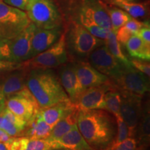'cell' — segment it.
<instances>
[{"label": "cell", "mask_w": 150, "mask_h": 150, "mask_svg": "<svg viewBox=\"0 0 150 150\" xmlns=\"http://www.w3.org/2000/svg\"><path fill=\"white\" fill-rule=\"evenodd\" d=\"M76 125L81 134L95 150H104L117 131L115 119L105 110H79Z\"/></svg>", "instance_id": "obj_1"}, {"label": "cell", "mask_w": 150, "mask_h": 150, "mask_svg": "<svg viewBox=\"0 0 150 150\" xmlns=\"http://www.w3.org/2000/svg\"><path fill=\"white\" fill-rule=\"evenodd\" d=\"M26 85L40 108L70 101L62 87L59 79L50 69L30 70Z\"/></svg>", "instance_id": "obj_2"}, {"label": "cell", "mask_w": 150, "mask_h": 150, "mask_svg": "<svg viewBox=\"0 0 150 150\" xmlns=\"http://www.w3.org/2000/svg\"><path fill=\"white\" fill-rule=\"evenodd\" d=\"M25 11L30 22L37 28H61L63 23L61 13L53 0H31Z\"/></svg>", "instance_id": "obj_3"}, {"label": "cell", "mask_w": 150, "mask_h": 150, "mask_svg": "<svg viewBox=\"0 0 150 150\" xmlns=\"http://www.w3.org/2000/svg\"><path fill=\"white\" fill-rule=\"evenodd\" d=\"M67 61L68 56L65 42V33H62L59 40L45 51L20 63V69L29 71L38 69L46 70L64 65Z\"/></svg>", "instance_id": "obj_4"}, {"label": "cell", "mask_w": 150, "mask_h": 150, "mask_svg": "<svg viewBox=\"0 0 150 150\" xmlns=\"http://www.w3.org/2000/svg\"><path fill=\"white\" fill-rule=\"evenodd\" d=\"M66 48L74 55L88 56L95 49L105 45V40L94 36L77 22H72L65 33Z\"/></svg>", "instance_id": "obj_5"}, {"label": "cell", "mask_w": 150, "mask_h": 150, "mask_svg": "<svg viewBox=\"0 0 150 150\" xmlns=\"http://www.w3.org/2000/svg\"><path fill=\"white\" fill-rule=\"evenodd\" d=\"M30 22L26 12L0 0V38H14Z\"/></svg>", "instance_id": "obj_6"}, {"label": "cell", "mask_w": 150, "mask_h": 150, "mask_svg": "<svg viewBox=\"0 0 150 150\" xmlns=\"http://www.w3.org/2000/svg\"><path fill=\"white\" fill-rule=\"evenodd\" d=\"M112 83L120 91L129 92L136 95H145L149 91V77L132 65H122L117 74L110 79Z\"/></svg>", "instance_id": "obj_7"}, {"label": "cell", "mask_w": 150, "mask_h": 150, "mask_svg": "<svg viewBox=\"0 0 150 150\" xmlns=\"http://www.w3.org/2000/svg\"><path fill=\"white\" fill-rule=\"evenodd\" d=\"M5 106L11 112L27 122V124L40 109L27 86L18 93L9 97L6 101Z\"/></svg>", "instance_id": "obj_8"}, {"label": "cell", "mask_w": 150, "mask_h": 150, "mask_svg": "<svg viewBox=\"0 0 150 150\" xmlns=\"http://www.w3.org/2000/svg\"><path fill=\"white\" fill-rule=\"evenodd\" d=\"M120 92L121 95L120 116L127 124L131 137L134 138L142 114V96L126 91Z\"/></svg>", "instance_id": "obj_9"}, {"label": "cell", "mask_w": 150, "mask_h": 150, "mask_svg": "<svg viewBox=\"0 0 150 150\" xmlns=\"http://www.w3.org/2000/svg\"><path fill=\"white\" fill-rule=\"evenodd\" d=\"M88 59L92 66L110 79L117 74L122 65L110 54L105 45L93 50L88 55Z\"/></svg>", "instance_id": "obj_10"}, {"label": "cell", "mask_w": 150, "mask_h": 150, "mask_svg": "<svg viewBox=\"0 0 150 150\" xmlns=\"http://www.w3.org/2000/svg\"><path fill=\"white\" fill-rule=\"evenodd\" d=\"M112 86V83L110 81L108 83L85 89L79 97L77 102L75 104V106L79 110H106L104 95Z\"/></svg>", "instance_id": "obj_11"}, {"label": "cell", "mask_w": 150, "mask_h": 150, "mask_svg": "<svg viewBox=\"0 0 150 150\" xmlns=\"http://www.w3.org/2000/svg\"><path fill=\"white\" fill-rule=\"evenodd\" d=\"M36 29L32 22L11 40V52L13 62L22 63L30 59L31 40Z\"/></svg>", "instance_id": "obj_12"}, {"label": "cell", "mask_w": 150, "mask_h": 150, "mask_svg": "<svg viewBox=\"0 0 150 150\" xmlns=\"http://www.w3.org/2000/svg\"><path fill=\"white\" fill-rule=\"evenodd\" d=\"M29 72L24 69L17 70L0 83V108L5 106L6 101L9 97L27 87L26 81Z\"/></svg>", "instance_id": "obj_13"}, {"label": "cell", "mask_w": 150, "mask_h": 150, "mask_svg": "<svg viewBox=\"0 0 150 150\" xmlns=\"http://www.w3.org/2000/svg\"><path fill=\"white\" fill-rule=\"evenodd\" d=\"M107 5L103 0H83L79 13L106 29L111 30Z\"/></svg>", "instance_id": "obj_14"}, {"label": "cell", "mask_w": 150, "mask_h": 150, "mask_svg": "<svg viewBox=\"0 0 150 150\" xmlns=\"http://www.w3.org/2000/svg\"><path fill=\"white\" fill-rule=\"evenodd\" d=\"M59 81L70 102L75 105L85 88L77 77L74 64H69L62 67Z\"/></svg>", "instance_id": "obj_15"}, {"label": "cell", "mask_w": 150, "mask_h": 150, "mask_svg": "<svg viewBox=\"0 0 150 150\" xmlns=\"http://www.w3.org/2000/svg\"><path fill=\"white\" fill-rule=\"evenodd\" d=\"M74 65L77 77L85 89L110 82L106 75L99 72L89 63L79 61Z\"/></svg>", "instance_id": "obj_16"}, {"label": "cell", "mask_w": 150, "mask_h": 150, "mask_svg": "<svg viewBox=\"0 0 150 150\" xmlns=\"http://www.w3.org/2000/svg\"><path fill=\"white\" fill-rule=\"evenodd\" d=\"M61 34V28L45 29L36 27L31 40L30 59L47 50L59 40Z\"/></svg>", "instance_id": "obj_17"}, {"label": "cell", "mask_w": 150, "mask_h": 150, "mask_svg": "<svg viewBox=\"0 0 150 150\" xmlns=\"http://www.w3.org/2000/svg\"><path fill=\"white\" fill-rule=\"evenodd\" d=\"M58 149L68 150H95L85 140L79 131L77 125H74L68 132L61 138L53 140Z\"/></svg>", "instance_id": "obj_18"}, {"label": "cell", "mask_w": 150, "mask_h": 150, "mask_svg": "<svg viewBox=\"0 0 150 150\" xmlns=\"http://www.w3.org/2000/svg\"><path fill=\"white\" fill-rule=\"evenodd\" d=\"M75 109H77L75 105L69 101L60 102L53 106L39 110V114L47 124L53 127L58 122L66 117Z\"/></svg>", "instance_id": "obj_19"}, {"label": "cell", "mask_w": 150, "mask_h": 150, "mask_svg": "<svg viewBox=\"0 0 150 150\" xmlns=\"http://www.w3.org/2000/svg\"><path fill=\"white\" fill-rule=\"evenodd\" d=\"M52 127L42 119L39 111L27 124L24 136L33 139L47 138L52 131Z\"/></svg>", "instance_id": "obj_20"}, {"label": "cell", "mask_w": 150, "mask_h": 150, "mask_svg": "<svg viewBox=\"0 0 150 150\" xmlns=\"http://www.w3.org/2000/svg\"><path fill=\"white\" fill-rule=\"evenodd\" d=\"M14 145L17 150H50L58 149L55 142L45 139H33L27 136L14 137Z\"/></svg>", "instance_id": "obj_21"}, {"label": "cell", "mask_w": 150, "mask_h": 150, "mask_svg": "<svg viewBox=\"0 0 150 150\" xmlns=\"http://www.w3.org/2000/svg\"><path fill=\"white\" fill-rule=\"evenodd\" d=\"M125 45L127 52L132 58L149 61L150 44L145 42L137 34L132 35Z\"/></svg>", "instance_id": "obj_22"}, {"label": "cell", "mask_w": 150, "mask_h": 150, "mask_svg": "<svg viewBox=\"0 0 150 150\" xmlns=\"http://www.w3.org/2000/svg\"><path fill=\"white\" fill-rule=\"evenodd\" d=\"M78 111V109H75L66 117L58 122L52 127L47 139L50 140H56L68 132L72 129V127L76 124Z\"/></svg>", "instance_id": "obj_23"}, {"label": "cell", "mask_w": 150, "mask_h": 150, "mask_svg": "<svg viewBox=\"0 0 150 150\" xmlns=\"http://www.w3.org/2000/svg\"><path fill=\"white\" fill-rule=\"evenodd\" d=\"M105 45L118 61L120 62L122 64L126 66H131L130 60L125 56L124 52L122 50L120 43L118 42L117 38H116L115 33L110 30L107 38L105 40Z\"/></svg>", "instance_id": "obj_24"}, {"label": "cell", "mask_w": 150, "mask_h": 150, "mask_svg": "<svg viewBox=\"0 0 150 150\" xmlns=\"http://www.w3.org/2000/svg\"><path fill=\"white\" fill-rule=\"evenodd\" d=\"M104 100L106 103V110L115 117L120 116L121 95L120 92L112 84L110 88L105 93Z\"/></svg>", "instance_id": "obj_25"}, {"label": "cell", "mask_w": 150, "mask_h": 150, "mask_svg": "<svg viewBox=\"0 0 150 150\" xmlns=\"http://www.w3.org/2000/svg\"><path fill=\"white\" fill-rule=\"evenodd\" d=\"M107 11L111 23V31L116 33L120 28L122 27L131 18L125 11L117 6H107Z\"/></svg>", "instance_id": "obj_26"}, {"label": "cell", "mask_w": 150, "mask_h": 150, "mask_svg": "<svg viewBox=\"0 0 150 150\" xmlns=\"http://www.w3.org/2000/svg\"><path fill=\"white\" fill-rule=\"evenodd\" d=\"M79 23L81 24L85 29L88 31L94 36L105 40L107 38L110 30L101 27L98 24L95 23L91 19L88 18L84 15L79 13Z\"/></svg>", "instance_id": "obj_27"}, {"label": "cell", "mask_w": 150, "mask_h": 150, "mask_svg": "<svg viewBox=\"0 0 150 150\" xmlns=\"http://www.w3.org/2000/svg\"><path fill=\"white\" fill-rule=\"evenodd\" d=\"M149 108L146 107L142 110L141 117L136 128V134L138 132V142H142L147 144L149 140Z\"/></svg>", "instance_id": "obj_28"}, {"label": "cell", "mask_w": 150, "mask_h": 150, "mask_svg": "<svg viewBox=\"0 0 150 150\" xmlns=\"http://www.w3.org/2000/svg\"><path fill=\"white\" fill-rule=\"evenodd\" d=\"M115 6L122 9L131 18L135 19L143 18L147 15V4L145 3H136V1L120 2Z\"/></svg>", "instance_id": "obj_29"}, {"label": "cell", "mask_w": 150, "mask_h": 150, "mask_svg": "<svg viewBox=\"0 0 150 150\" xmlns=\"http://www.w3.org/2000/svg\"><path fill=\"white\" fill-rule=\"evenodd\" d=\"M115 121L116 125H117V131H116V134L113 140L108 145L110 147H114L126 140L127 138L131 137L130 131L121 116L115 117Z\"/></svg>", "instance_id": "obj_30"}, {"label": "cell", "mask_w": 150, "mask_h": 150, "mask_svg": "<svg viewBox=\"0 0 150 150\" xmlns=\"http://www.w3.org/2000/svg\"><path fill=\"white\" fill-rule=\"evenodd\" d=\"M0 129L4 131L11 137L23 136L24 131L19 128L8 120H7L0 110Z\"/></svg>", "instance_id": "obj_31"}, {"label": "cell", "mask_w": 150, "mask_h": 150, "mask_svg": "<svg viewBox=\"0 0 150 150\" xmlns=\"http://www.w3.org/2000/svg\"><path fill=\"white\" fill-rule=\"evenodd\" d=\"M0 110L7 120H8L9 121L14 124L15 125H16L17 127H18L19 128L25 131V128L27 127V122L24 121V120H22L20 117H18V115H16L13 112H11L10 110H8V108L6 107V106L0 108Z\"/></svg>", "instance_id": "obj_32"}, {"label": "cell", "mask_w": 150, "mask_h": 150, "mask_svg": "<svg viewBox=\"0 0 150 150\" xmlns=\"http://www.w3.org/2000/svg\"><path fill=\"white\" fill-rule=\"evenodd\" d=\"M138 140L136 138L129 137L114 147L108 146L104 150H136L138 149Z\"/></svg>", "instance_id": "obj_33"}, {"label": "cell", "mask_w": 150, "mask_h": 150, "mask_svg": "<svg viewBox=\"0 0 150 150\" xmlns=\"http://www.w3.org/2000/svg\"><path fill=\"white\" fill-rule=\"evenodd\" d=\"M0 60L13 61L11 52V40L0 38Z\"/></svg>", "instance_id": "obj_34"}, {"label": "cell", "mask_w": 150, "mask_h": 150, "mask_svg": "<svg viewBox=\"0 0 150 150\" xmlns=\"http://www.w3.org/2000/svg\"><path fill=\"white\" fill-rule=\"evenodd\" d=\"M131 64L135 69L143 73L149 78L150 76V64L148 61L134 59L130 60Z\"/></svg>", "instance_id": "obj_35"}, {"label": "cell", "mask_w": 150, "mask_h": 150, "mask_svg": "<svg viewBox=\"0 0 150 150\" xmlns=\"http://www.w3.org/2000/svg\"><path fill=\"white\" fill-rule=\"evenodd\" d=\"M21 68V63L17 62L0 60V74L13 72Z\"/></svg>", "instance_id": "obj_36"}, {"label": "cell", "mask_w": 150, "mask_h": 150, "mask_svg": "<svg viewBox=\"0 0 150 150\" xmlns=\"http://www.w3.org/2000/svg\"><path fill=\"white\" fill-rule=\"evenodd\" d=\"M134 35V33L131 32L130 30L127 29L125 26H122L117 31V32L115 33L116 38H117L118 42L120 44L125 45L127 41L129 40V39Z\"/></svg>", "instance_id": "obj_37"}, {"label": "cell", "mask_w": 150, "mask_h": 150, "mask_svg": "<svg viewBox=\"0 0 150 150\" xmlns=\"http://www.w3.org/2000/svg\"><path fill=\"white\" fill-rule=\"evenodd\" d=\"M144 24H145V22L138 21L136 19L131 18L124 26H125L135 35L137 34L139 30L143 27Z\"/></svg>", "instance_id": "obj_38"}, {"label": "cell", "mask_w": 150, "mask_h": 150, "mask_svg": "<svg viewBox=\"0 0 150 150\" xmlns=\"http://www.w3.org/2000/svg\"><path fill=\"white\" fill-rule=\"evenodd\" d=\"M1 1L11 6L19 8L22 11H25L28 4L31 0H1Z\"/></svg>", "instance_id": "obj_39"}, {"label": "cell", "mask_w": 150, "mask_h": 150, "mask_svg": "<svg viewBox=\"0 0 150 150\" xmlns=\"http://www.w3.org/2000/svg\"><path fill=\"white\" fill-rule=\"evenodd\" d=\"M137 35L145 41L150 44V26L149 22H145L143 27L139 30Z\"/></svg>", "instance_id": "obj_40"}, {"label": "cell", "mask_w": 150, "mask_h": 150, "mask_svg": "<svg viewBox=\"0 0 150 150\" xmlns=\"http://www.w3.org/2000/svg\"><path fill=\"white\" fill-rule=\"evenodd\" d=\"M14 137L8 142H0V150H17L13 142Z\"/></svg>", "instance_id": "obj_41"}, {"label": "cell", "mask_w": 150, "mask_h": 150, "mask_svg": "<svg viewBox=\"0 0 150 150\" xmlns=\"http://www.w3.org/2000/svg\"><path fill=\"white\" fill-rule=\"evenodd\" d=\"M13 137L9 136V135L6 133L4 131L0 129V142H8L9 140L12 139Z\"/></svg>", "instance_id": "obj_42"}, {"label": "cell", "mask_w": 150, "mask_h": 150, "mask_svg": "<svg viewBox=\"0 0 150 150\" xmlns=\"http://www.w3.org/2000/svg\"><path fill=\"white\" fill-rule=\"evenodd\" d=\"M104 1L111 5H115L116 4L120 2H132V1H136V0H104Z\"/></svg>", "instance_id": "obj_43"}, {"label": "cell", "mask_w": 150, "mask_h": 150, "mask_svg": "<svg viewBox=\"0 0 150 150\" xmlns=\"http://www.w3.org/2000/svg\"><path fill=\"white\" fill-rule=\"evenodd\" d=\"M50 150H68L66 149H50Z\"/></svg>", "instance_id": "obj_44"}, {"label": "cell", "mask_w": 150, "mask_h": 150, "mask_svg": "<svg viewBox=\"0 0 150 150\" xmlns=\"http://www.w3.org/2000/svg\"><path fill=\"white\" fill-rule=\"evenodd\" d=\"M136 150H137V149H136ZM138 150H139V149H138Z\"/></svg>", "instance_id": "obj_45"}]
</instances>
